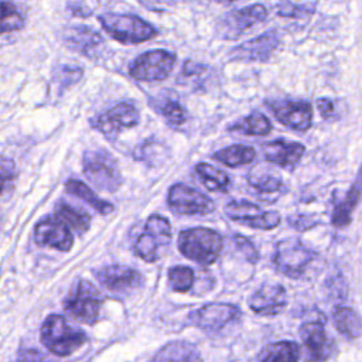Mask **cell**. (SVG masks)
Masks as SVG:
<instances>
[{
    "mask_svg": "<svg viewBox=\"0 0 362 362\" xmlns=\"http://www.w3.org/2000/svg\"><path fill=\"white\" fill-rule=\"evenodd\" d=\"M41 342L55 355L68 356L78 351L86 342V334L72 327L62 315H48L40 331Z\"/></svg>",
    "mask_w": 362,
    "mask_h": 362,
    "instance_id": "obj_1",
    "label": "cell"
},
{
    "mask_svg": "<svg viewBox=\"0 0 362 362\" xmlns=\"http://www.w3.org/2000/svg\"><path fill=\"white\" fill-rule=\"evenodd\" d=\"M103 30L122 44H139L154 38L158 33L146 20L134 14L103 13L98 17Z\"/></svg>",
    "mask_w": 362,
    "mask_h": 362,
    "instance_id": "obj_2",
    "label": "cell"
},
{
    "mask_svg": "<svg viewBox=\"0 0 362 362\" xmlns=\"http://www.w3.org/2000/svg\"><path fill=\"white\" fill-rule=\"evenodd\" d=\"M180 252L201 264L214 263L222 250V236L209 228H192L178 236Z\"/></svg>",
    "mask_w": 362,
    "mask_h": 362,
    "instance_id": "obj_3",
    "label": "cell"
},
{
    "mask_svg": "<svg viewBox=\"0 0 362 362\" xmlns=\"http://www.w3.org/2000/svg\"><path fill=\"white\" fill-rule=\"evenodd\" d=\"M99 291L88 280H76L64 300V310L75 320L85 324H95L102 307Z\"/></svg>",
    "mask_w": 362,
    "mask_h": 362,
    "instance_id": "obj_4",
    "label": "cell"
},
{
    "mask_svg": "<svg viewBox=\"0 0 362 362\" xmlns=\"http://www.w3.org/2000/svg\"><path fill=\"white\" fill-rule=\"evenodd\" d=\"M83 173L98 188L115 192L122 185L117 161L107 150H90L83 154Z\"/></svg>",
    "mask_w": 362,
    "mask_h": 362,
    "instance_id": "obj_5",
    "label": "cell"
},
{
    "mask_svg": "<svg viewBox=\"0 0 362 362\" xmlns=\"http://www.w3.org/2000/svg\"><path fill=\"white\" fill-rule=\"evenodd\" d=\"M314 257V252L303 245L301 240L287 238L276 245L273 263L280 273L297 279L305 272Z\"/></svg>",
    "mask_w": 362,
    "mask_h": 362,
    "instance_id": "obj_6",
    "label": "cell"
},
{
    "mask_svg": "<svg viewBox=\"0 0 362 362\" xmlns=\"http://www.w3.org/2000/svg\"><path fill=\"white\" fill-rule=\"evenodd\" d=\"M171 240L170 222L161 215H151L146 221L144 232L134 243V252L146 262H156L160 257V246H167Z\"/></svg>",
    "mask_w": 362,
    "mask_h": 362,
    "instance_id": "obj_7",
    "label": "cell"
},
{
    "mask_svg": "<svg viewBox=\"0 0 362 362\" xmlns=\"http://www.w3.org/2000/svg\"><path fill=\"white\" fill-rule=\"evenodd\" d=\"M89 123L106 139L115 140L122 130L134 127L139 123V110L130 102H119L103 113L92 117Z\"/></svg>",
    "mask_w": 362,
    "mask_h": 362,
    "instance_id": "obj_8",
    "label": "cell"
},
{
    "mask_svg": "<svg viewBox=\"0 0 362 362\" xmlns=\"http://www.w3.org/2000/svg\"><path fill=\"white\" fill-rule=\"evenodd\" d=\"M175 64V54L167 49H151L129 65V74L137 81H163L165 79Z\"/></svg>",
    "mask_w": 362,
    "mask_h": 362,
    "instance_id": "obj_9",
    "label": "cell"
},
{
    "mask_svg": "<svg viewBox=\"0 0 362 362\" xmlns=\"http://www.w3.org/2000/svg\"><path fill=\"white\" fill-rule=\"evenodd\" d=\"M168 205L177 214L205 215L214 211V201L201 191L185 184H175L168 191Z\"/></svg>",
    "mask_w": 362,
    "mask_h": 362,
    "instance_id": "obj_10",
    "label": "cell"
},
{
    "mask_svg": "<svg viewBox=\"0 0 362 362\" xmlns=\"http://www.w3.org/2000/svg\"><path fill=\"white\" fill-rule=\"evenodd\" d=\"M267 107L273 112L276 119L284 126L297 130L305 132L311 127L313 123V107L305 100H267Z\"/></svg>",
    "mask_w": 362,
    "mask_h": 362,
    "instance_id": "obj_11",
    "label": "cell"
},
{
    "mask_svg": "<svg viewBox=\"0 0 362 362\" xmlns=\"http://www.w3.org/2000/svg\"><path fill=\"white\" fill-rule=\"evenodd\" d=\"M225 214L246 226L269 230L280 223V215L276 211H262L249 201H233L225 206Z\"/></svg>",
    "mask_w": 362,
    "mask_h": 362,
    "instance_id": "obj_12",
    "label": "cell"
},
{
    "mask_svg": "<svg viewBox=\"0 0 362 362\" xmlns=\"http://www.w3.org/2000/svg\"><path fill=\"white\" fill-rule=\"evenodd\" d=\"M240 317V310L228 303H209L192 313V324L206 332H218Z\"/></svg>",
    "mask_w": 362,
    "mask_h": 362,
    "instance_id": "obj_13",
    "label": "cell"
},
{
    "mask_svg": "<svg viewBox=\"0 0 362 362\" xmlns=\"http://www.w3.org/2000/svg\"><path fill=\"white\" fill-rule=\"evenodd\" d=\"M279 45H280V37L277 31L270 30L263 33L262 35H257L232 48L229 51V57L233 61H245V62L266 61L272 57V54L277 49Z\"/></svg>",
    "mask_w": 362,
    "mask_h": 362,
    "instance_id": "obj_14",
    "label": "cell"
},
{
    "mask_svg": "<svg viewBox=\"0 0 362 362\" xmlns=\"http://www.w3.org/2000/svg\"><path fill=\"white\" fill-rule=\"evenodd\" d=\"M34 239L41 246H49L61 252H68L74 243L68 225L58 216L42 218L34 228Z\"/></svg>",
    "mask_w": 362,
    "mask_h": 362,
    "instance_id": "obj_15",
    "label": "cell"
},
{
    "mask_svg": "<svg viewBox=\"0 0 362 362\" xmlns=\"http://www.w3.org/2000/svg\"><path fill=\"white\" fill-rule=\"evenodd\" d=\"M267 17V8L263 4H252L228 13L222 20L223 38L233 40Z\"/></svg>",
    "mask_w": 362,
    "mask_h": 362,
    "instance_id": "obj_16",
    "label": "cell"
},
{
    "mask_svg": "<svg viewBox=\"0 0 362 362\" xmlns=\"http://www.w3.org/2000/svg\"><path fill=\"white\" fill-rule=\"evenodd\" d=\"M300 337L311 362H324L332 352V341L327 335L324 322L308 321L300 327Z\"/></svg>",
    "mask_w": 362,
    "mask_h": 362,
    "instance_id": "obj_17",
    "label": "cell"
},
{
    "mask_svg": "<svg viewBox=\"0 0 362 362\" xmlns=\"http://www.w3.org/2000/svg\"><path fill=\"white\" fill-rule=\"evenodd\" d=\"M287 304L286 288L277 283H264L249 298V307L262 315H276Z\"/></svg>",
    "mask_w": 362,
    "mask_h": 362,
    "instance_id": "obj_18",
    "label": "cell"
},
{
    "mask_svg": "<svg viewBox=\"0 0 362 362\" xmlns=\"http://www.w3.org/2000/svg\"><path fill=\"white\" fill-rule=\"evenodd\" d=\"M98 281L107 290L124 291L137 288L143 284V276L133 267L113 264L95 272Z\"/></svg>",
    "mask_w": 362,
    "mask_h": 362,
    "instance_id": "obj_19",
    "label": "cell"
},
{
    "mask_svg": "<svg viewBox=\"0 0 362 362\" xmlns=\"http://www.w3.org/2000/svg\"><path fill=\"white\" fill-rule=\"evenodd\" d=\"M305 147L297 141H287L284 139H277L263 144L264 158L273 164L284 168H293L298 164Z\"/></svg>",
    "mask_w": 362,
    "mask_h": 362,
    "instance_id": "obj_20",
    "label": "cell"
},
{
    "mask_svg": "<svg viewBox=\"0 0 362 362\" xmlns=\"http://www.w3.org/2000/svg\"><path fill=\"white\" fill-rule=\"evenodd\" d=\"M61 40L65 47L83 55H89L92 49L103 42L100 33L88 25L65 27L61 33Z\"/></svg>",
    "mask_w": 362,
    "mask_h": 362,
    "instance_id": "obj_21",
    "label": "cell"
},
{
    "mask_svg": "<svg viewBox=\"0 0 362 362\" xmlns=\"http://www.w3.org/2000/svg\"><path fill=\"white\" fill-rule=\"evenodd\" d=\"M361 197H362V165L358 171L355 181L352 182L351 188L348 189L345 198L341 202H338L332 211L331 222L334 226L344 228L351 222L352 212H354L355 206L358 205Z\"/></svg>",
    "mask_w": 362,
    "mask_h": 362,
    "instance_id": "obj_22",
    "label": "cell"
},
{
    "mask_svg": "<svg viewBox=\"0 0 362 362\" xmlns=\"http://www.w3.org/2000/svg\"><path fill=\"white\" fill-rule=\"evenodd\" d=\"M150 362H202V359L192 344L173 341L164 345Z\"/></svg>",
    "mask_w": 362,
    "mask_h": 362,
    "instance_id": "obj_23",
    "label": "cell"
},
{
    "mask_svg": "<svg viewBox=\"0 0 362 362\" xmlns=\"http://www.w3.org/2000/svg\"><path fill=\"white\" fill-rule=\"evenodd\" d=\"M300 354V346L294 341H279L260 351L259 362H298Z\"/></svg>",
    "mask_w": 362,
    "mask_h": 362,
    "instance_id": "obj_24",
    "label": "cell"
},
{
    "mask_svg": "<svg viewBox=\"0 0 362 362\" xmlns=\"http://www.w3.org/2000/svg\"><path fill=\"white\" fill-rule=\"evenodd\" d=\"M332 318L335 328L344 337L354 339L362 334V318L354 308L345 305L337 307L332 313Z\"/></svg>",
    "mask_w": 362,
    "mask_h": 362,
    "instance_id": "obj_25",
    "label": "cell"
},
{
    "mask_svg": "<svg viewBox=\"0 0 362 362\" xmlns=\"http://www.w3.org/2000/svg\"><path fill=\"white\" fill-rule=\"evenodd\" d=\"M249 185L255 191V194L259 197V199L264 202H274L279 199V197H281L287 191L286 184L281 180L272 175L250 178Z\"/></svg>",
    "mask_w": 362,
    "mask_h": 362,
    "instance_id": "obj_26",
    "label": "cell"
},
{
    "mask_svg": "<svg viewBox=\"0 0 362 362\" xmlns=\"http://www.w3.org/2000/svg\"><path fill=\"white\" fill-rule=\"evenodd\" d=\"M255 156H256V151L253 147L243 146V144H233L215 151L212 157L228 167H238V165H245L252 163Z\"/></svg>",
    "mask_w": 362,
    "mask_h": 362,
    "instance_id": "obj_27",
    "label": "cell"
},
{
    "mask_svg": "<svg viewBox=\"0 0 362 362\" xmlns=\"http://www.w3.org/2000/svg\"><path fill=\"white\" fill-rule=\"evenodd\" d=\"M272 130L270 120L262 113H250L249 116L235 122L229 126V132H236L249 136H266Z\"/></svg>",
    "mask_w": 362,
    "mask_h": 362,
    "instance_id": "obj_28",
    "label": "cell"
},
{
    "mask_svg": "<svg viewBox=\"0 0 362 362\" xmlns=\"http://www.w3.org/2000/svg\"><path fill=\"white\" fill-rule=\"evenodd\" d=\"M65 189H66V192L82 198L85 202H88L92 208H95L100 214H109L113 211L112 204L99 198L85 182H82L79 180H68L65 182Z\"/></svg>",
    "mask_w": 362,
    "mask_h": 362,
    "instance_id": "obj_29",
    "label": "cell"
},
{
    "mask_svg": "<svg viewBox=\"0 0 362 362\" xmlns=\"http://www.w3.org/2000/svg\"><path fill=\"white\" fill-rule=\"evenodd\" d=\"M195 174L199 181L211 191H226L230 185V180L226 173L212 167L208 163H199L195 165Z\"/></svg>",
    "mask_w": 362,
    "mask_h": 362,
    "instance_id": "obj_30",
    "label": "cell"
},
{
    "mask_svg": "<svg viewBox=\"0 0 362 362\" xmlns=\"http://www.w3.org/2000/svg\"><path fill=\"white\" fill-rule=\"evenodd\" d=\"M55 214L62 222H65L76 232H86L90 226V215L88 212L82 211L81 208L78 209L64 201L57 204Z\"/></svg>",
    "mask_w": 362,
    "mask_h": 362,
    "instance_id": "obj_31",
    "label": "cell"
},
{
    "mask_svg": "<svg viewBox=\"0 0 362 362\" xmlns=\"http://www.w3.org/2000/svg\"><path fill=\"white\" fill-rule=\"evenodd\" d=\"M83 75V69L76 65H59L54 69L52 85L57 92H64L78 83Z\"/></svg>",
    "mask_w": 362,
    "mask_h": 362,
    "instance_id": "obj_32",
    "label": "cell"
},
{
    "mask_svg": "<svg viewBox=\"0 0 362 362\" xmlns=\"http://www.w3.org/2000/svg\"><path fill=\"white\" fill-rule=\"evenodd\" d=\"M315 3H297L293 0H281L277 6V14L287 18H307L314 14Z\"/></svg>",
    "mask_w": 362,
    "mask_h": 362,
    "instance_id": "obj_33",
    "label": "cell"
},
{
    "mask_svg": "<svg viewBox=\"0 0 362 362\" xmlns=\"http://www.w3.org/2000/svg\"><path fill=\"white\" fill-rule=\"evenodd\" d=\"M168 284L174 291L185 293L194 284V272L187 266H175L168 270Z\"/></svg>",
    "mask_w": 362,
    "mask_h": 362,
    "instance_id": "obj_34",
    "label": "cell"
},
{
    "mask_svg": "<svg viewBox=\"0 0 362 362\" xmlns=\"http://www.w3.org/2000/svg\"><path fill=\"white\" fill-rule=\"evenodd\" d=\"M156 109L167 120V123L174 127L184 124V122L187 120L185 109L181 106V103H178L174 99H167L163 103H158Z\"/></svg>",
    "mask_w": 362,
    "mask_h": 362,
    "instance_id": "obj_35",
    "label": "cell"
},
{
    "mask_svg": "<svg viewBox=\"0 0 362 362\" xmlns=\"http://www.w3.org/2000/svg\"><path fill=\"white\" fill-rule=\"evenodd\" d=\"M24 25V18L21 13L16 8L11 1H1V33L6 34L8 31L21 30Z\"/></svg>",
    "mask_w": 362,
    "mask_h": 362,
    "instance_id": "obj_36",
    "label": "cell"
},
{
    "mask_svg": "<svg viewBox=\"0 0 362 362\" xmlns=\"http://www.w3.org/2000/svg\"><path fill=\"white\" fill-rule=\"evenodd\" d=\"M233 242H235V246L238 247V250L252 263H255L257 259H259V253L256 250V247L253 246V243L246 239L245 236L242 235H235L233 236Z\"/></svg>",
    "mask_w": 362,
    "mask_h": 362,
    "instance_id": "obj_37",
    "label": "cell"
},
{
    "mask_svg": "<svg viewBox=\"0 0 362 362\" xmlns=\"http://www.w3.org/2000/svg\"><path fill=\"white\" fill-rule=\"evenodd\" d=\"M288 223L296 228L297 230H308L314 226H317L320 223V221L314 219L313 216H304V215H300V216H290L288 218Z\"/></svg>",
    "mask_w": 362,
    "mask_h": 362,
    "instance_id": "obj_38",
    "label": "cell"
},
{
    "mask_svg": "<svg viewBox=\"0 0 362 362\" xmlns=\"http://www.w3.org/2000/svg\"><path fill=\"white\" fill-rule=\"evenodd\" d=\"M17 362H51L41 352L31 348H21L18 351Z\"/></svg>",
    "mask_w": 362,
    "mask_h": 362,
    "instance_id": "obj_39",
    "label": "cell"
},
{
    "mask_svg": "<svg viewBox=\"0 0 362 362\" xmlns=\"http://www.w3.org/2000/svg\"><path fill=\"white\" fill-rule=\"evenodd\" d=\"M317 107H318V110H320V113H321V116H322L324 119H329V117H332L334 113H335L334 102H332L331 99H328V98H320V99H317Z\"/></svg>",
    "mask_w": 362,
    "mask_h": 362,
    "instance_id": "obj_40",
    "label": "cell"
},
{
    "mask_svg": "<svg viewBox=\"0 0 362 362\" xmlns=\"http://www.w3.org/2000/svg\"><path fill=\"white\" fill-rule=\"evenodd\" d=\"M1 175H3V187L6 188L7 182L14 177V163L7 157L1 158Z\"/></svg>",
    "mask_w": 362,
    "mask_h": 362,
    "instance_id": "obj_41",
    "label": "cell"
},
{
    "mask_svg": "<svg viewBox=\"0 0 362 362\" xmlns=\"http://www.w3.org/2000/svg\"><path fill=\"white\" fill-rule=\"evenodd\" d=\"M144 7L147 8H151L154 11H158V10H164L170 6H173L177 0H139Z\"/></svg>",
    "mask_w": 362,
    "mask_h": 362,
    "instance_id": "obj_42",
    "label": "cell"
},
{
    "mask_svg": "<svg viewBox=\"0 0 362 362\" xmlns=\"http://www.w3.org/2000/svg\"><path fill=\"white\" fill-rule=\"evenodd\" d=\"M68 8H69V11L74 14V16H79V17H88L89 14H92V11L89 10V8H86L83 4H76V6H74V4H68Z\"/></svg>",
    "mask_w": 362,
    "mask_h": 362,
    "instance_id": "obj_43",
    "label": "cell"
},
{
    "mask_svg": "<svg viewBox=\"0 0 362 362\" xmlns=\"http://www.w3.org/2000/svg\"><path fill=\"white\" fill-rule=\"evenodd\" d=\"M215 1H219V3H232V1H236V0H215Z\"/></svg>",
    "mask_w": 362,
    "mask_h": 362,
    "instance_id": "obj_44",
    "label": "cell"
},
{
    "mask_svg": "<svg viewBox=\"0 0 362 362\" xmlns=\"http://www.w3.org/2000/svg\"><path fill=\"white\" fill-rule=\"evenodd\" d=\"M100 1H102V0H100Z\"/></svg>",
    "mask_w": 362,
    "mask_h": 362,
    "instance_id": "obj_45",
    "label": "cell"
}]
</instances>
